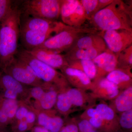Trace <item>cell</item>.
<instances>
[{"instance_id":"obj_1","label":"cell","mask_w":132,"mask_h":132,"mask_svg":"<svg viewBox=\"0 0 132 132\" xmlns=\"http://www.w3.org/2000/svg\"><path fill=\"white\" fill-rule=\"evenodd\" d=\"M21 14L19 5L13 3L0 24V67L3 69L18 50Z\"/></svg>"},{"instance_id":"obj_2","label":"cell","mask_w":132,"mask_h":132,"mask_svg":"<svg viewBox=\"0 0 132 132\" xmlns=\"http://www.w3.org/2000/svg\"><path fill=\"white\" fill-rule=\"evenodd\" d=\"M90 20L96 29L102 32L120 29L132 31L131 12L121 1L114 0L110 5L95 13Z\"/></svg>"},{"instance_id":"obj_3","label":"cell","mask_w":132,"mask_h":132,"mask_svg":"<svg viewBox=\"0 0 132 132\" xmlns=\"http://www.w3.org/2000/svg\"><path fill=\"white\" fill-rule=\"evenodd\" d=\"M97 31L95 28L74 27L66 25L63 29L48 39L42 45L37 48L58 53L61 54L64 52L67 53L82 36L95 34Z\"/></svg>"},{"instance_id":"obj_4","label":"cell","mask_w":132,"mask_h":132,"mask_svg":"<svg viewBox=\"0 0 132 132\" xmlns=\"http://www.w3.org/2000/svg\"><path fill=\"white\" fill-rule=\"evenodd\" d=\"M19 7L22 14L57 21L60 16L61 0H26Z\"/></svg>"},{"instance_id":"obj_5","label":"cell","mask_w":132,"mask_h":132,"mask_svg":"<svg viewBox=\"0 0 132 132\" xmlns=\"http://www.w3.org/2000/svg\"><path fill=\"white\" fill-rule=\"evenodd\" d=\"M15 57L28 64L42 81L47 83H60L65 81L64 76L56 69L39 60L24 48L18 50Z\"/></svg>"},{"instance_id":"obj_6","label":"cell","mask_w":132,"mask_h":132,"mask_svg":"<svg viewBox=\"0 0 132 132\" xmlns=\"http://www.w3.org/2000/svg\"><path fill=\"white\" fill-rule=\"evenodd\" d=\"M3 71L22 84L38 86L42 82L28 64L16 57L7 65Z\"/></svg>"},{"instance_id":"obj_7","label":"cell","mask_w":132,"mask_h":132,"mask_svg":"<svg viewBox=\"0 0 132 132\" xmlns=\"http://www.w3.org/2000/svg\"><path fill=\"white\" fill-rule=\"evenodd\" d=\"M66 26L62 22L21 14L20 29L50 33L59 32Z\"/></svg>"},{"instance_id":"obj_8","label":"cell","mask_w":132,"mask_h":132,"mask_svg":"<svg viewBox=\"0 0 132 132\" xmlns=\"http://www.w3.org/2000/svg\"><path fill=\"white\" fill-rule=\"evenodd\" d=\"M101 36L107 47L116 54L132 45V31L125 29L103 31Z\"/></svg>"},{"instance_id":"obj_9","label":"cell","mask_w":132,"mask_h":132,"mask_svg":"<svg viewBox=\"0 0 132 132\" xmlns=\"http://www.w3.org/2000/svg\"><path fill=\"white\" fill-rule=\"evenodd\" d=\"M27 51L39 60L55 69H62L68 65L65 54L55 53L40 48H36Z\"/></svg>"},{"instance_id":"obj_10","label":"cell","mask_w":132,"mask_h":132,"mask_svg":"<svg viewBox=\"0 0 132 132\" xmlns=\"http://www.w3.org/2000/svg\"><path fill=\"white\" fill-rule=\"evenodd\" d=\"M118 56L107 48L92 60L97 68L96 81L117 68Z\"/></svg>"},{"instance_id":"obj_11","label":"cell","mask_w":132,"mask_h":132,"mask_svg":"<svg viewBox=\"0 0 132 132\" xmlns=\"http://www.w3.org/2000/svg\"><path fill=\"white\" fill-rule=\"evenodd\" d=\"M92 47L107 48L106 44L102 37L100 34L95 33L82 36L76 41L69 50Z\"/></svg>"},{"instance_id":"obj_12","label":"cell","mask_w":132,"mask_h":132,"mask_svg":"<svg viewBox=\"0 0 132 132\" xmlns=\"http://www.w3.org/2000/svg\"><path fill=\"white\" fill-rule=\"evenodd\" d=\"M107 48L92 47L69 50L65 55L68 62L78 60H93Z\"/></svg>"},{"instance_id":"obj_13","label":"cell","mask_w":132,"mask_h":132,"mask_svg":"<svg viewBox=\"0 0 132 132\" xmlns=\"http://www.w3.org/2000/svg\"><path fill=\"white\" fill-rule=\"evenodd\" d=\"M61 69L66 78L73 84L84 87H88L92 85L91 80L82 71L68 65Z\"/></svg>"},{"instance_id":"obj_14","label":"cell","mask_w":132,"mask_h":132,"mask_svg":"<svg viewBox=\"0 0 132 132\" xmlns=\"http://www.w3.org/2000/svg\"><path fill=\"white\" fill-rule=\"evenodd\" d=\"M38 124L50 132H59L62 127L64 121L59 117H50L46 114L41 113L38 117Z\"/></svg>"},{"instance_id":"obj_15","label":"cell","mask_w":132,"mask_h":132,"mask_svg":"<svg viewBox=\"0 0 132 132\" xmlns=\"http://www.w3.org/2000/svg\"><path fill=\"white\" fill-rule=\"evenodd\" d=\"M68 66L82 71L90 79H94L97 74V68L92 60H78L68 62Z\"/></svg>"},{"instance_id":"obj_16","label":"cell","mask_w":132,"mask_h":132,"mask_svg":"<svg viewBox=\"0 0 132 132\" xmlns=\"http://www.w3.org/2000/svg\"><path fill=\"white\" fill-rule=\"evenodd\" d=\"M108 80L117 85L118 87L125 85H130L131 77L128 71L116 68L109 73L106 78Z\"/></svg>"},{"instance_id":"obj_17","label":"cell","mask_w":132,"mask_h":132,"mask_svg":"<svg viewBox=\"0 0 132 132\" xmlns=\"http://www.w3.org/2000/svg\"><path fill=\"white\" fill-rule=\"evenodd\" d=\"M116 108L121 112L131 110L132 108V87L127 88L119 96L115 101Z\"/></svg>"},{"instance_id":"obj_18","label":"cell","mask_w":132,"mask_h":132,"mask_svg":"<svg viewBox=\"0 0 132 132\" xmlns=\"http://www.w3.org/2000/svg\"><path fill=\"white\" fill-rule=\"evenodd\" d=\"M87 20L85 10L80 3L75 12L62 23L70 27H81Z\"/></svg>"},{"instance_id":"obj_19","label":"cell","mask_w":132,"mask_h":132,"mask_svg":"<svg viewBox=\"0 0 132 132\" xmlns=\"http://www.w3.org/2000/svg\"><path fill=\"white\" fill-rule=\"evenodd\" d=\"M0 85L5 90L14 91L19 95L21 94L24 90L21 83L5 72L0 76Z\"/></svg>"},{"instance_id":"obj_20","label":"cell","mask_w":132,"mask_h":132,"mask_svg":"<svg viewBox=\"0 0 132 132\" xmlns=\"http://www.w3.org/2000/svg\"><path fill=\"white\" fill-rule=\"evenodd\" d=\"M117 62L118 69L126 71L132 67V45L118 54Z\"/></svg>"},{"instance_id":"obj_21","label":"cell","mask_w":132,"mask_h":132,"mask_svg":"<svg viewBox=\"0 0 132 132\" xmlns=\"http://www.w3.org/2000/svg\"><path fill=\"white\" fill-rule=\"evenodd\" d=\"M97 81L98 87L101 90H104L109 98H114L119 95V87L106 78H102Z\"/></svg>"},{"instance_id":"obj_22","label":"cell","mask_w":132,"mask_h":132,"mask_svg":"<svg viewBox=\"0 0 132 132\" xmlns=\"http://www.w3.org/2000/svg\"><path fill=\"white\" fill-rule=\"evenodd\" d=\"M80 3L78 0H61L60 16L62 22L75 12Z\"/></svg>"},{"instance_id":"obj_23","label":"cell","mask_w":132,"mask_h":132,"mask_svg":"<svg viewBox=\"0 0 132 132\" xmlns=\"http://www.w3.org/2000/svg\"><path fill=\"white\" fill-rule=\"evenodd\" d=\"M58 94L54 90H50L45 92V94L39 101L42 108L45 110H49L56 104Z\"/></svg>"},{"instance_id":"obj_24","label":"cell","mask_w":132,"mask_h":132,"mask_svg":"<svg viewBox=\"0 0 132 132\" xmlns=\"http://www.w3.org/2000/svg\"><path fill=\"white\" fill-rule=\"evenodd\" d=\"M0 108L6 113L10 120L15 117L19 104L16 100L5 99L2 102Z\"/></svg>"},{"instance_id":"obj_25","label":"cell","mask_w":132,"mask_h":132,"mask_svg":"<svg viewBox=\"0 0 132 132\" xmlns=\"http://www.w3.org/2000/svg\"><path fill=\"white\" fill-rule=\"evenodd\" d=\"M80 2L85 10L87 20H90L97 12L99 0H81Z\"/></svg>"},{"instance_id":"obj_26","label":"cell","mask_w":132,"mask_h":132,"mask_svg":"<svg viewBox=\"0 0 132 132\" xmlns=\"http://www.w3.org/2000/svg\"><path fill=\"white\" fill-rule=\"evenodd\" d=\"M95 109L98 111L99 115L104 121H111L114 119V112L107 105L105 104H99Z\"/></svg>"},{"instance_id":"obj_27","label":"cell","mask_w":132,"mask_h":132,"mask_svg":"<svg viewBox=\"0 0 132 132\" xmlns=\"http://www.w3.org/2000/svg\"><path fill=\"white\" fill-rule=\"evenodd\" d=\"M56 105L59 111L62 113L68 112L72 106L67 93L58 95Z\"/></svg>"},{"instance_id":"obj_28","label":"cell","mask_w":132,"mask_h":132,"mask_svg":"<svg viewBox=\"0 0 132 132\" xmlns=\"http://www.w3.org/2000/svg\"><path fill=\"white\" fill-rule=\"evenodd\" d=\"M72 105L81 106L84 104V99L81 92L76 88H71L66 92Z\"/></svg>"},{"instance_id":"obj_29","label":"cell","mask_w":132,"mask_h":132,"mask_svg":"<svg viewBox=\"0 0 132 132\" xmlns=\"http://www.w3.org/2000/svg\"><path fill=\"white\" fill-rule=\"evenodd\" d=\"M120 124L123 128L131 129L132 127V110L122 112L120 118Z\"/></svg>"},{"instance_id":"obj_30","label":"cell","mask_w":132,"mask_h":132,"mask_svg":"<svg viewBox=\"0 0 132 132\" xmlns=\"http://www.w3.org/2000/svg\"><path fill=\"white\" fill-rule=\"evenodd\" d=\"M13 1L0 0V24L13 5Z\"/></svg>"},{"instance_id":"obj_31","label":"cell","mask_w":132,"mask_h":132,"mask_svg":"<svg viewBox=\"0 0 132 132\" xmlns=\"http://www.w3.org/2000/svg\"><path fill=\"white\" fill-rule=\"evenodd\" d=\"M45 93L43 88L39 86L32 88L31 91V96L38 101L41 99Z\"/></svg>"},{"instance_id":"obj_32","label":"cell","mask_w":132,"mask_h":132,"mask_svg":"<svg viewBox=\"0 0 132 132\" xmlns=\"http://www.w3.org/2000/svg\"><path fill=\"white\" fill-rule=\"evenodd\" d=\"M79 130L81 132H89L94 129L87 120H83L79 123Z\"/></svg>"},{"instance_id":"obj_33","label":"cell","mask_w":132,"mask_h":132,"mask_svg":"<svg viewBox=\"0 0 132 132\" xmlns=\"http://www.w3.org/2000/svg\"><path fill=\"white\" fill-rule=\"evenodd\" d=\"M88 121L93 127L96 128L101 127L104 121L100 116L89 118Z\"/></svg>"},{"instance_id":"obj_34","label":"cell","mask_w":132,"mask_h":132,"mask_svg":"<svg viewBox=\"0 0 132 132\" xmlns=\"http://www.w3.org/2000/svg\"><path fill=\"white\" fill-rule=\"evenodd\" d=\"M28 111V109L25 107H19L15 114V117L19 120H24Z\"/></svg>"},{"instance_id":"obj_35","label":"cell","mask_w":132,"mask_h":132,"mask_svg":"<svg viewBox=\"0 0 132 132\" xmlns=\"http://www.w3.org/2000/svg\"><path fill=\"white\" fill-rule=\"evenodd\" d=\"M19 94L16 92L12 90H5L3 96L5 99L16 100Z\"/></svg>"},{"instance_id":"obj_36","label":"cell","mask_w":132,"mask_h":132,"mask_svg":"<svg viewBox=\"0 0 132 132\" xmlns=\"http://www.w3.org/2000/svg\"><path fill=\"white\" fill-rule=\"evenodd\" d=\"M114 0H99L97 12L111 4Z\"/></svg>"},{"instance_id":"obj_37","label":"cell","mask_w":132,"mask_h":132,"mask_svg":"<svg viewBox=\"0 0 132 132\" xmlns=\"http://www.w3.org/2000/svg\"><path fill=\"white\" fill-rule=\"evenodd\" d=\"M78 127L75 125H70L66 126L60 132H78Z\"/></svg>"},{"instance_id":"obj_38","label":"cell","mask_w":132,"mask_h":132,"mask_svg":"<svg viewBox=\"0 0 132 132\" xmlns=\"http://www.w3.org/2000/svg\"><path fill=\"white\" fill-rule=\"evenodd\" d=\"M36 118L35 113L32 111H28L25 118L26 122L29 124L34 123L36 120Z\"/></svg>"},{"instance_id":"obj_39","label":"cell","mask_w":132,"mask_h":132,"mask_svg":"<svg viewBox=\"0 0 132 132\" xmlns=\"http://www.w3.org/2000/svg\"><path fill=\"white\" fill-rule=\"evenodd\" d=\"M9 121V120L6 114L0 108V124H6Z\"/></svg>"},{"instance_id":"obj_40","label":"cell","mask_w":132,"mask_h":132,"mask_svg":"<svg viewBox=\"0 0 132 132\" xmlns=\"http://www.w3.org/2000/svg\"><path fill=\"white\" fill-rule=\"evenodd\" d=\"M87 114L89 118H93L100 116L98 113V111L95 108H89L87 110Z\"/></svg>"},{"instance_id":"obj_41","label":"cell","mask_w":132,"mask_h":132,"mask_svg":"<svg viewBox=\"0 0 132 132\" xmlns=\"http://www.w3.org/2000/svg\"><path fill=\"white\" fill-rule=\"evenodd\" d=\"M28 123L26 122V120H21L20 122L19 123V130L21 131H26L28 128Z\"/></svg>"},{"instance_id":"obj_42","label":"cell","mask_w":132,"mask_h":132,"mask_svg":"<svg viewBox=\"0 0 132 132\" xmlns=\"http://www.w3.org/2000/svg\"><path fill=\"white\" fill-rule=\"evenodd\" d=\"M34 132H50L42 127H36L34 128Z\"/></svg>"},{"instance_id":"obj_43","label":"cell","mask_w":132,"mask_h":132,"mask_svg":"<svg viewBox=\"0 0 132 132\" xmlns=\"http://www.w3.org/2000/svg\"><path fill=\"white\" fill-rule=\"evenodd\" d=\"M89 132H98L97 131H96L94 129L93 130H92V131H90Z\"/></svg>"},{"instance_id":"obj_44","label":"cell","mask_w":132,"mask_h":132,"mask_svg":"<svg viewBox=\"0 0 132 132\" xmlns=\"http://www.w3.org/2000/svg\"></svg>"}]
</instances>
